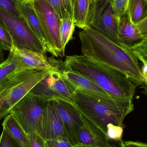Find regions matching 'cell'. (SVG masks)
I'll list each match as a JSON object with an SVG mask.
<instances>
[{
    "label": "cell",
    "mask_w": 147,
    "mask_h": 147,
    "mask_svg": "<svg viewBox=\"0 0 147 147\" xmlns=\"http://www.w3.org/2000/svg\"><path fill=\"white\" fill-rule=\"evenodd\" d=\"M79 38L83 56L121 71L142 84L146 82L138 59L130 50L117 45L89 27L80 32Z\"/></svg>",
    "instance_id": "1"
},
{
    "label": "cell",
    "mask_w": 147,
    "mask_h": 147,
    "mask_svg": "<svg viewBox=\"0 0 147 147\" xmlns=\"http://www.w3.org/2000/svg\"><path fill=\"white\" fill-rule=\"evenodd\" d=\"M63 69L84 76L117 100L134 99L141 83L121 71L102 64L82 55L68 56Z\"/></svg>",
    "instance_id": "2"
},
{
    "label": "cell",
    "mask_w": 147,
    "mask_h": 147,
    "mask_svg": "<svg viewBox=\"0 0 147 147\" xmlns=\"http://www.w3.org/2000/svg\"><path fill=\"white\" fill-rule=\"evenodd\" d=\"M73 104L105 135L107 124L122 127L125 117L134 109L133 99L109 102L77 91L74 93Z\"/></svg>",
    "instance_id": "3"
},
{
    "label": "cell",
    "mask_w": 147,
    "mask_h": 147,
    "mask_svg": "<svg viewBox=\"0 0 147 147\" xmlns=\"http://www.w3.org/2000/svg\"><path fill=\"white\" fill-rule=\"evenodd\" d=\"M49 100L29 92L10 111L27 134H38Z\"/></svg>",
    "instance_id": "4"
},
{
    "label": "cell",
    "mask_w": 147,
    "mask_h": 147,
    "mask_svg": "<svg viewBox=\"0 0 147 147\" xmlns=\"http://www.w3.org/2000/svg\"><path fill=\"white\" fill-rule=\"evenodd\" d=\"M0 23L9 32L14 46L45 54L41 42L23 17L15 16L0 8Z\"/></svg>",
    "instance_id": "5"
},
{
    "label": "cell",
    "mask_w": 147,
    "mask_h": 147,
    "mask_svg": "<svg viewBox=\"0 0 147 147\" xmlns=\"http://www.w3.org/2000/svg\"><path fill=\"white\" fill-rule=\"evenodd\" d=\"M61 63H57L53 69L44 71L28 70L22 71L9 88L0 109V120L10 114L13 107L42 80Z\"/></svg>",
    "instance_id": "6"
},
{
    "label": "cell",
    "mask_w": 147,
    "mask_h": 147,
    "mask_svg": "<svg viewBox=\"0 0 147 147\" xmlns=\"http://www.w3.org/2000/svg\"><path fill=\"white\" fill-rule=\"evenodd\" d=\"M32 3L52 51L53 56L63 57L65 51L60 43V20L45 0H32Z\"/></svg>",
    "instance_id": "7"
},
{
    "label": "cell",
    "mask_w": 147,
    "mask_h": 147,
    "mask_svg": "<svg viewBox=\"0 0 147 147\" xmlns=\"http://www.w3.org/2000/svg\"><path fill=\"white\" fill-rule=\"evenodd\" d=\"M63 65V63H61L30 92L33 94L43 96L49 101L60 100L73 104L74 91L63 77V70L60 69Z\"/></svg>",
    "instance_id": "8"
},
{
    "label": "cell",
    "mask_w": 147,
    "mask_h": 147,
    "mask_svg": "<svg viewBox=\"0 0 147 147\" xmlns=\"http://www.w3.org/2000/svg\"><path fill=\"white\" fill-rule=\"evenodd\" d=\"M120 19L114 13L110 0L96 2L94 13L88 27L121 47L118 35Z\"/></svg>",
    "instance_id": "9"
},
{
    "label": "cell",
    "mask_w": 147,
    "mask_h": 147,
    "mask_svg": "<svg viewBox=\"0 0 147 147\" xmlns=\"http://www.w3.org/2000/svg\"><path fill=\"white\" fill-rule=\"evenodd\" d=\"M62 74L65 80L74 91L78 92L109 102L121 100L112 98L96 83L80 74L63 69Z\"/></svg>",
    "instance_id": "10"
},
{
    "label": "cell",
    "mask_w": 147,
    "mask_h": 147,
    "mask_svg": "<svg viewBox=\"0 0 147 147\" xmlns=\"http://www.w3.org/2000/svg\"><path fill=\"white\" fill-rule=\"evenodd\" d=\"M37 134L45 140H53L60 137L69 139L54 101L48 102Z\"/></svg>",
    "instance_id": "11"
},
{
    "label": "cell",
    "mask_w": 147,
    "mask_h": 147,
    "mask_svg": "<svg viewBox=\"0 0 147 147\" xmlns=\"http://www.w3.org/2000/svg\"><path fill=\"white\" fill-rule=\"evenodd\" d=\"M54 101L70 142L78 146L77 133L83 123L82 114L73 104L60 100Z\"/></svg>",
    "instance_id": "12"
},
{
    "label": "cell",
    "mask_w": 147,
    "mask_h": 147,
    "mask_svg": "<svg viewBox=\"0 0 147 147\" xmlns=\"http://www.w3.org/2000/svg\"><path fill=\"white\" fill-rule=\"evenodd\" d=\"M12 52L21 62L23 71H44L53 69L58 63L49 60L45 54L14 46Z\"/></svg>",
    "instance_id": "13"
},
{
    "label": "cell",
    "mask_w": 147,
    "mask_h": 147,
    "mask_svg": "<svg viewBox=\"0 0 147 147\" xmlns=\"http://www.w3.org/2000/svg\"><path fill=\"white\" fill-rule=\"evenodd\" d=\"M82 123L77 133L78 146L107 147L106 135L82 115Z\"/></svg>",
    "instance_id": "14"
},
{
    "label": "cell",
    "mask_w": 147,
    "mask_h": 147,
    "mask_svg": "<svg viewBox=\"0 0 147 147\" xmlns=\"http://www.w3.org/2000/svg\"><path fill=\"white\" fill-rule=\"evenodd\" d=\"M118 35L123 46L129 50L146 41L137 26L131 22L127 10L120 18Z\"/></svg>",
    "instance_id": "15"
},
{
    "label": "cell",
    "mask_w": 147,
    "mask_h": 147,
    "mask_svg": "<svg viewBox=\"0 0 147 147\" xmlns=\"http://www.w3.org/2000/svg\"><path fill=\"white\" fill-rule=\"evenodd\" d=\"M17 7L21 16L25 19L29 27L41 42L47 52L52 54L51 46L41 26L32 1L19 2Z\"/></svg>",
    "instance_id": "16"
},
{
    "label": "cell",
    "mask_w": 147,
    "mask_h": 147,
    "mask_svg": "<svg viewBox=\"0 0 147 147\" xmlns=\"http://www.w3.org/2000/svg\"><path fill=\"white\" fill-rule=\"evenodd\" d=\"M96 5L95 0H75L74 7V21L75 26L84 29L89 26Z\"/></svg>",
    "instance_id": "17"
},
{
    "label": "cell",
    "mask_w": 147,
    "mask_h": 147,
    "mask_svg": "<svg viewBox=\"0 0 147 147\" xmlns=\"http://www.w3.org/2000/svg\"><path fill=\"white\" fill-rule=\"evenodd\" d=\"M3 127L7 129L14 139L22 147H31L28 135L21 127L13 114H9L4 118Z\"/></svg>",
    "instance_id": "18"
},
{
    "label": "cell",
    "mask_w": 147,
    "mask_h": 147,
    "mask_svg": "<svg viewBox=\"0 0 147 147\" xmlns=\"http://www.w3.org/2000/svg\"><path fill=\"white\" fill-rule=\"evenodd\" d=\"M23 71L20 59L12 52H9L7 59L0 65V84L13 74Z\"/></svg>",
    "instance_id": "19"
},
{
    "label": "cell",
    "mask_w": 147,
    "mask_h": 147,
    "mask_svg": "<svg viewBox=\"0 0 147 147\" xmlns=\"http://www.w3.org/2000/svg\"><path fill=\"white\" fill-rule=\"evenodd\" d=\"M127 10L131 22L138 25L147 18V0H129Z\"/></svg>",
    "instance_id": "20"
},
{
    "label": "cell",
    "mask_w": 147,
    "mask_h": 147,
    "mask_svg": "<svg viewBox=\"0 0 147 147\" xmlns=\"http://www.w3.org/2000/svg\"><path fill=\"white\" fill-rule=\"evenodd\" d=\"M51 6L60 20H74V7L75 0H45Z\"/></svg>",
    "instance_id": "21"
},
{
    "label": "cell",
    "mask_w": 147,
    "mask_h": 147,
    "mask_svg": "<svg viewBox=\"0 0 147 147\" xmlns=\"http://www.w3.org/2000/svg\"><path fill=\"white\" fill-rule=\"evenodd\" d=\"M73 20L69 18L60 20L59 27V34L60 43L63 50L65 51L66 45L73 38L75 28Z\"/></svg>",
    "instance_id": "22"
},
{
    "label": "cell",
    "mask_w": 147,
    "mask_h": 147,
    "mask_svg": "<svg viewBox=\"0 0 147 147\" xmlns=\"http://www.w3.org/2000/svg\"><path fill=\"white\" fill-rule=\"evenodd\" d=\"M0 46L3 50L9 52L13 50V41L7 29L0 23Z\"/></svg>",
    "instance_id": "23"
},
{
    "label": "cell",
    "mask_w": 147,
    "mask_h": 147,
    "mask_svg": "<svg viewBox=\"0 0 147 147\" xmlns=\"http://www.w3.org/2000/svg\"><path fill=\"white\" fill-rule=\"evenodd\" d=\"M123 129V127L109 123L106 126V136L109 140L119 141L122 140Z\"/></svg>",
    "instance_id": "24"
},
{
    "label": "cell",
    "mask_w": 147,
    "mask_h": 147,
    "mask_svg": "<svg viewBox=\"0 0 147 147\" xmlns=\"http://www.w3.org/2000/svg\"><path fill=\"white\" fill-rule=\"evenodd\" d=\"M0 147H22L14 139L7 129L3 127L0 136Z\"/></svg>",
    "instance_id": "25"
},
{
    "label": "cell",
    "mask_w": 147,
    "mask_h": 147,
    "mask_svg": "<svg viewBox=\"0 0 147 147\" xmlns=\"http://www.w3.org/2000/svg\"><path fill=\"white\" fill-rule=\"evenodd\" d=\"M19 2L16 0H0V8L15 16L21 17L17 7Z\"/></svg>",
    "instance_id": "26"
},
{
    "label": "cell",
    "mask_w": 147,
    "mask_h": 147,
    "mask_svg": "<svg viewBox=\"0 0 147 147\" xmlns=\"http://www.w3.org/2000/svg\"><path fill=\"white\" fill-rule=\"evenodd\" d=\"M129 0H110L112 9L120 19L126 13Z\"/></svg>",
    "instance_id": "27"
},
{
    "label": "cell",
    "mask_w": 147,
    "mask_h": 147,
    "mask_svg": "<svg viewBox=\"0 0 147 147\" xmlns=\"http://www.w3.org/2000/svg\"><path fill=\"white\" fill-rule=\"evenodd\" d=\"M129 50L143 64L147 63V40Z\"/></svg>",
    "instance_id": "28"
},
{
    "label": "cell",
    "mask_w": 147,
    "mask_h": 147,
    "mask_svg": "<svg viewBox=\"0 0 147 147\" xmlns=\"http://www.w3.org/2000/svg\"><path fill=\"white\" fill-rule=\"evenodd\" d=\"M46 147H76L72 145L68 138L60 137L53 140H45Z\"/></svg>",
    "instance_id": "29"
},
{
    "label": "cell",
    "mask_w": 147,
    "mask_h": 147,
    "mask_svg": "<svg viewBox=\"0 0 147 147\" xmlns=\"http://www.w3.org/2000/svg\"><path fill=\"white\" fill-rule=\"evenodd\" d=\"M28 136L31 147H46L45 140L38 135L33 133L28 134Z\"/></svg>",
    "instance_id": "30"
},
{
    "label": "cell",
    "mask_w": 147,
    "mask_h": 147,
    "mask_svg": "<svg viewBox=\"0 0 147 147\" xmlns=\"http://www.w3.org/2000/svg\"><path fill=\"white\" fill-rule=\"evenodd\" d=\"M136 26L146 41L147 40V18Z\"/></svg>",
    "instance_id": "31"
},
{
    "label": "cell",
    "mask_w": 147,
    "mask_h": 147,
    "mask_svg": "<svg viewBox=\"0 0 147 147\" xmlns=\"http://www.w3.org/2000/svg\"><path fill=\"white\" fill-rule=\"evenodd\" d=\"M125 147H147L146 143L140 142L123 141Z\"/></svg>",
    "instance_id": "32"
},
{
    "label": "cell",
    "mask_w": 147,
    "mask_h": 147,
    "mask_svg": "<svg viewBox=\"0 0 147 147\" xmlns=\"http://www.w3.org/2000/svg\"><path fill=\"white\" fill-rule=\"evenodd\" d=\"M107 147H125V146L122 140H121L119 141H114L109 140Z\"/></svg>",
    "instance_id": "33"
},
{
    "label": "cell",
    "mask_w": 147,
    "mask_h": 147,
    "mask_svg": "<svg viewBox=\"0 0 147 147\" xmlns=\"http://www.w3.org/2000/svg\"><path fill=\"white\" fill-rule=\"evenodd\" d=\"M141 71L143 77L146 80V82H147V63L143 64Z\"/></svg>",
    "instance_id": "34"
},
{
    "label": "cell",
    "mask_w": 147,
    "mask_h": 147,
    "mask_svg": "<svg viewBox=\"0 0 147 147\" xmlns=\"http://www.w3.org/2000/svg\"><path fill=\"white\" fill-rule=\"evenodd\" d=\"M4 53L3 51V49L0 46V65L2 64L4 62Z\"/></svg>",
    "instance_id": "35"
},
{
    "label": "cell",
    "mask_w": 147,
    "mask_h": 147,
    "mask_svg": "<svg viewBox=\"0 0 147 147\" xmlns=\"http://www.w3.org/2000/svg\"><path fill=\"white\" fill-rule=\"evenodd\" d=\"M143 88L145 91V94H146L147 96V82H145L143 84Z\"/></svg>",
    "instance_id": "36"
},
{
    "label": "cell",
    "mask_w": 147,
    "mask_h": 147,
    "mask_svg": "<svg viewBox=\"0 0 147 147\" xmlns=\"http://www.w3.org/2000/svg\"><path fill=\"white\" fill-rule=\"evenodd\" d=\"M20 2H25L29 1H32V0H16Z\"/></svg>",
    "instance_id": "37"
},
{
    "label": "cell",
    "mask_w": 147,
    "mask_h": 147,
    "mask_svg": "<svg viewBox=\"0 0 147 147\" xmlns=\"http://www.w3.org/2000/svg\"><path fill=\"white\" fill-rule=\"evenodd\" d=\"M96 2H98L100 1H109V0H95Z\"/></svg>",
    "instance_id": "38"
},
{
    "label": "cell",
    "mask_w": 147,
    "mask_h": 147,
    "mask_svg": "<svg viewBox=\"0 0 147 147\" xmlns=\"http://www.w3.org/2000/svg\"><path fill=\"white\" fill-rule=\"evenodd\" d=\"M76 147H82V146H77Z\"/></svg>",
    "instance_id": "39"
}]
</instances>
